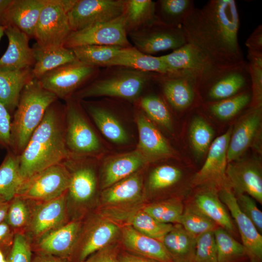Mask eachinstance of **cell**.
Returning a JSON list of instances; mask_svg holds the SVG:
<instances>
[{"label":"cell","mask_w":262,"mask_h":262,"mask_svg":"<svg viewBox=\"0 0 262 262\" xmlns=\"http://www.w3.org/2000/svg\"><path fill=\"white\" fill-rule=\"evenodd\" d=\"M240 19L234 0H211L195 7L181 27L187 42L213 66L228 67L245 61L238 38Z\"/></svg>","instance_id":"cell-1"},{"label":"cell","mask_w":262,"mask_h":262,"mask_svg":"<svg viewBox=\"0 0 262 262\" xmlns=\"http://www.w3.org/2000/svg\"><path fill=\"white\" fill-rule=\"evenodd\" d=\"M69 156L65 142V107L59 106L55 101L47 110L19 155L21 176L24 181Z\"/></svg>","instance_id":"cell-2"},{"label":"cell","mask_w":262,"mask_h":262,"mask_svg":"<svg viewBox=\"0 0 262 262\" xmlns=\"http://www.w3.org/2000/svg\"><path fill=\"white\" fill-rule=\"evenodd\" d=\"M58 98L45 89L39 81L32 79L23 88L11 122L9 151L18 156L42 120L48 108Z\"/></svg>","instance_id":"cell-3"},{"label":"cell","mask_w":262,"mask_h":262,"mask_svg":"<svg viewBox=\"0 0 262 262\" xmlns=\"http://www.w3.org/2000/svg\"><path fill=\"white\" fill-rule=\"evenodd\" d=\"M84 88L72 97L81 100L86 98L108 97L134 101L147 85L152 81L155 73L117 67Z\"/></svg>","instance_id":"cell-4"},{"label":"cell","mask_w":262,"mask_h":262,"mask_svg":"<svg viewBox=\"0 0 262 262\" xmlns=\"http://www.w3.org/2000/svg\"><path fill=\"white\" fill-rule=\"evenodd\" d=\"M204 103L215 102L251 90L248 63L245 60L228 67H215L197 80Z\"/></svg>","instance_id":"cell-5"},{"label":"cell","mask_w":262,"mask_h":262,"mask_svg":"<svg viewBox=\"0 0 262 262\" xmlns=\"http://www.w3.org/2000/svg\"><path fill=\"white\" fill-rule=\"evenodd\" d=\"M65 100V142L70 156L95 158L101 152L102 145L80 100L73 97Z\"/></svg>","instance_id":"cell-6"},{"label":"cell","mask_w":262,"mask_h":262,"mask_svg":"<svg viewBox=\"0 0 262 262\" xmlns=\"http://www.w3.org/2000/svg\"><path fill=\"white\" fill-rule=\"evenodd\" d=\"M76 0H48L36 26L34 37L40 47L64 46L72 32L68 12Z\"/></svg>","instance_id":"cell-7"},{"label":"cell","mask_w":262,"mask_h":262,"mask_svg":"<svg viewBox=\"0 0 262 262\" xmlns=\"http://www.w3.org/2000/svg\"><path fill=\"white\" fill-rule=\"evenodd\" d=\"M69 181V172L62 162L25 180L16 196L41 202L50 200L66 194Z\"/></svg>","instance_id":"cell-8"},{"label":"cell","mask_w":262,"mask_h":262,"mask_svg":"<svg viewBox=\"0 0 262 262\" xmlns=\"http://www.w3.org/2000/svg\"><path fill=\"white\" fill-rule=\"evenodd\" d=\"M153 81L161 90L163 99L168 107L183 112L195 105L199 96L197 76L188 71H177L155 73Z\"/></svg>","instance_id":"cell-9"},{"label":"cell","mask_w":262,"mask_h":262,"mask_svg":"<svg viewBox=\"0 0 262 262\" xmlns=\"http://www.w3.org/2000/svg\"><path fill=\"white\" fill-rule=\"evenodd\" d=\"M232 128L216 137L211 144L206 161L191 180V185L199 188H211L218 192L231 188L226 175L227 150Z\"/></svg>","instance_id":"cell-10"},{"label":"cell","mask_w":262,"mask_h":262,"mask_svg":"<svg viewBox=\"0 0 262 262\" xmlns=\"http://www.w3.org/2000/svg\"><path fill=\"white\" fill-rule=\"evenodd\" d=\"M127 36L123 14L111 21L72 31L66 39L64 46L69 49L87 45L130 47L131 45Z\"/></svg>","instance_id":"cell-11"},{"label":"cell","mask_w":262,"mask_h":262,"mask_svg":"<svg viewBox=\"0 0 262 262\" xmlns=\"http://www.w3.org/2000/svg\"><path fill=\"white\" fill-rule=\"evenodd\" d=\"M134 48L148 55L175 50L187 43L181 26L165 25L156 20L128 33Z\"/></svg>","instance_id":"cell-12"},{"label":"cell","mask_w":262,"mask_h":262,"mask_svg":"<svg viewBox=\"0 0 262 262\" xmlns=\"http://www.w3.org/2000/svg\"><path fill=\"white\" fill-rule=\"evenodd\" d=\"M98 67L77 61L59 66L38 80L45 89L58 98L66 100L72 97L77 89L95 76Z\"/></svg>","instance_id":"cell-13"},{"label":"cell","mask_w":262,"mask_h":262,"mask_svg":"<svg viewBox=\"0 0 262 262\" xmlns=\"http://www.w3.org/2000/svg\"><path fill=\"white\" fill-rule=\"evenodd\" d=\"M126 0H76L68 12L72 31L106 22L122 16Z\"/></svg>","instance_id":"cell-14"},{"label":"cell","mask_w":262,"mask_h":262,"mask_svg":"<svg viewBox=\"0 0 262 262\" xmlns=\"http://www.w3.org/2000/svg\"><path fill=\"white\" fill-rule=\"evenodd\" d=\"M120 228L109 219L97 218L90 220L79 234L70 260L81 262L96 252L110 245L118 235Z\"/></svg>","instance_id":"cell-15"},{"label":"cell","mask_w":262,"mask_h":262,"mask_svg":"<svg viewBox=\"0 0 262 262\" xmlns=\"http://www.w3.org/2000/svg\"><path fill=\"white\" fill-rule=\"evenodd\" d=\"M262 107L250 108L232 128L229 143L227 163L237 160L247 149L254 146L260 148Z\"/></svg>","instance_id":"cell-16"},{"label":"cell","mask_w":262,"mask_h":262,"mask_svg":"<svg viewBox=\"0 0 262 262\" xmlns=\"http://www.w3.org/2000/svg\"><path fill=\"white\" fill-rule=\"evenodd\" d=\"M226 172L234 195L245 194L262 203V169L259 160L240 158L228 163Z\"/></svg>","instance_id":"cell-17"},{"label":"cell","mask_w":262,"mask_h":262,"mask_svg":"<svg viewBox=\"0 0 262 262\" xmlns=\"http://www.w3.org/2000/svg\"><path fill=\"white\" fill-rule=\"evenodd\" d=\"M92 158L70 156L63 161L70 173L66 198L75 204L87 203L96 193L97 179Z\"/></svg>","instance_id":"cell-18"},{"label":"cell","mask_w":262,"mask_h":262,"mask_svg":"<svg viewBox=\"0 0 262 262\" xmlns=\"http://www.w3.org/2000/svg\"><path fill=\"white\" fill-rule=\"evenodd\" d=\"M219 197L234 219L249 262H262V236L252 222L240 210L231 188L218 192Z\"/></svg>","instance_id":"cell-19"},{"label":"cell","mask_w":262,"mask_h":262,"mask_svg":"<svg viewBox=\"0 0 262 262\" xmlns=\"http://www.w3.org/2000/svg\"><path fill=\"white\" fill-rule=\"evenodd\" d=\"M139 141L136 149L148 163L173 157L174 151L165 138L142 112L136 116Z\"/></svg>","instance_id":"cell-20"},{"label":"cell","mask_w":262,"mask_h":262,"mask_svg":"<svg viewBox=\"0 0 262 262\" xmlns=\"http://www.w3.org/2000/svg\"><path fill=\"white\" fill-rule=\"evenodd\" d=\"M81 231L77 221H71L52 230L39 238L37 253L50 254L70 261Z\"/></svg>","instance_id":"cell-21"},{"label":"cell","mask_w":262,"mask_h":262,"mask_svg":"<svg viewBox=\"0 0 262 262\" xmlns=\"http://www.w3.org/2000/svg\"><path fill=\"white\" fill-rule=\"evenodd\" d=\"M66 193L56 198L42 202L31 211L28 225L32 234L38 238L63 225L66 216Z\"/></svg>","instance_id":"cell-22"},{"label":"cell","mask_w":262,"mask_h":262,"mask_svg":"<svg viewBox=\"0 0 262 262\" xmlns=\"http://www.w3.org/2000/svg\"><path fill=\"white\" fill-rule=\"evenodd\" d=\"M4 33L8 39L6 51L0 58V70L14 71L31 68L34 65L33 49L29 37L16 27L6 26Z\"/></svg>","instance_id":"cell-23"},{"label":"cell","mask_w":262,"mask_h":262,"mask_svg":"<svg viewBox=\"0 0 262 262\" xmlns=\"http://www.w3.org/2000/svg\"><path fill=\"white\" fill-rule=\"evenodd\" d=\"M48 0H12L3 17V25L15 26L33 37L41 12Z\"/></svg>","instance_id":"cell-24"},{"label":"cell","mask_w":262,"mask_h":262,"mask_svg":"<svg viewBox=\"0 0 262 262\" xmlns=\"http://www.w3.org/2000/svg\"><path fill=\"white\" fill-rule=\"evenodd\" d=\"M148 164L136 150L108 157L102 165V188H108L139 171Z\"/></svg>","instance_id":"cell-25"},{"label":"cell","mask_w":262,"mask_h":262,"mask_svg":"<svg viewBox=\"0 0 262 262\" xmlns=\"http://www.w3.org/2000/svg\"><path fill=\"white\" fill-rule=\"evenodd\" d=\"M121 232L124 246L132 253L158 262L173 261L161 241L144 234L128 225L122 228Z\"/></svg>","instance_id":"cell-26"},{"label":"cell","mask_w":262,"mask_h":262,"mask_svg":"<svg viewBox=\"0 0 262 262\" xmlns=\"http://www.w3.org/2000/svg\"><path fill=\"white\" fill-rule=\"evenodd\" d=\"M161 57L169 72H190L195 74L197 79L217 67L212 65L196 48L188 43Z\"/></svg>","instance_id":"cell-27"},{"label":"cell","mask_w":262,"mask_h":262,"mask_svg":"<svg viewBox=\"0 0 262 262\" xmlns=\"http://www.w3.org/2000/svg\"><path fill=\"white\" fill-rule=\"evenodd\" d=\"M188 202L196 209L211 219L217 225L229 232L236 234V228L221 201L218 191L211 188H200Z\"/></svg>","instance_id":"cell-28"},{"label":"cell","mask_w":262,"mask_h":262,"mask_svg":"<svg viewBox=\"0 0 262 262\" xmlns=\"http://www.w3.org/2000/svg\"><path fill=\"white\" fill-rule=\"evenodd\" d=\"M106 213L113 218L126 221L129 224L128 225L137 231L161 242L164 236L174 227L173 224L157 221L143 209H111Z\"/></svg>","instance_id":"cell-29"},{"label":"cell","mask_w":262,"mask_h":262,"mask_svg":"<svg viewBox=\"0 0 262 262\" xmlns=\"http://www.w3.org/2000/svg\"><path fill=\"white\" fill-rule=\"evenodd\" d=\"M82 106L104 136L117 144L129 141L126 130L115 115L103 105L82 101Z\"/></svg>","instance_id":"cell-30"},{"label":"cell","mask_w":262,"mask_h":262,"mask_svg":"<svg viewBox=\"0 0 262 262\" xmlns=\"http://www.w3.org/2000/svg\"><path fill=\"white\" fill-rule=\"evenodd\" d=\"M106 67H123L160 74L169 72L161 56L146 54L132 46L122 48Z\"/></svg>","instance_id":"cell-31"},{"label":"cell","mask_w":262,"mask_h":262,"mask_svg":"<svg viewBox=\"0 0 262 262\" xmlns=\"http://www.w3.org/2000/svg\"><path fill=\"white\" fill-rule=\"evenodd\" d=\"M33 49L35 62L32 73L37 79L59 66L78 61L72 49L63 45H36Z\"/></svg>","instance_id":"cell-32"},{"label":"cell","mask_w":262,"mask_h":262,"mask_svg":"<svg viewBox=\"0 0 262 262\" xmlns=\"http://www.w3.org/2000/svg\"><path fill=\"white\" fill-rule=\"evenodd\" d=\"M33 78L32 69L0 70V101L11 115L14 112L25 85Z\"/></svg>","instance_id":"cell-33"},{"label":"cell","mask_w":262,"mask_h":262,"mask_svg":"<svg viewBox=\"0 0 262 262\" xmlns=\"http://www.w3.org/2000/svg\"><path fill=\"white\" fill-rule=\"evenodd\" d=\"M196 238L187 232L179 224L163 238L162 242L177 262H194Z\"/></svg>","instance_id":"cell-34"},{"label":"cell","mask_w":262,"mask_h":262,"mask_svg":"<svg viewBox=\"0 0 262 262\" xmlns=\"http://www.w3.org/2000/svg\"><path fill=\"white\" fill-rule=\"evenodd\" d=\"M143 188V178L137 171L104 189L101 198L108 205L116 206L137 199Z\"/></svg>","instance_id":"cell-35"},{"label":"cell","mask_w":262,"mask_h":262,"mask_svg":"<svg viewBox=\"0 0 262 262\" xmlns=\"http://www.w3.org/2000/svg\"><path fill=\"white\" fill-rule=\"evenodd\" d=\"M23 181L19 156L8 151L0 165V199L10 202L16 196Z\"/></svg>","instance_id":"cell-36"},{"label":"cell","mask_w":262,"mask_h":262,"mask_svg":"<svg viewBox=\"0 0 262 262\" xmlns=\"http://www.w3.org/2000/svg\"><path fill=\"white\" fill-rule=\"evenodd\" d=\"M124 15L128 34L157 20L155 2L151 0H126Z\"/></svg>","instance_id":"cell-37"},{"label":"cell","mask_w":262,"mask_h":262,"mask_svg":"<svg viewBox=\"0 0 262 262\" xmlns=\"http://www.w3.org/2000/svg\"><path fill=\"white\" fill-rule=\"evenodd\" d=\"M192 0H159L155 2L157 20L165 25L180 27L195 7Z\"/></svg>","instance_id":"cell-38"},{"label":"cell","mask_w":262,"mask_h":262,"mask_svg":"<svg viewBox=\"0 0 262 262\" xmlns=\"http://www.w3.org/2000/svg\"><path fill=\"white\" fill-rule=\"evenodd\" d=\"M213 232L217 262H249L243 244L229 232L220 227H217Z\"/></svg>","instance_id":"cell-39"},{"label":"cell","mask_w":262,"mask_h":262,"mask_svg":"<svg viewBox=\"0 0 262 262\" xmlns=\"http://www.w3.org/2000/svg\"><path fill=\"white\" fill-rule=\"evenodd\" d=\"M251 90L223 100L204 103V107L217 118L228 120L234 117L245 108L250 107Z\"/></svg>","instance_id":"cell-40"},{"label":"cell","mask_w":262,"mask_h":262,"mask_svg":"<svg viewBox=\"0 0 262 262\" xmlns=\"http://www.w3.org/2000/svg\"><path fill=\"white\" fill-rule=\"evenodd\" d=\"M122 48L124 47L87 45L71 49L79 61L97 67H106Z\"/></svg>","instance_id":"cell-41"},{"label":"cell","mask_w":262,"mask_h":262,"mask_svg":"<svg viewBox=\"0 0 262 262\" xmlns=\"http://www.w3.org/2000/svg\"><path fill=\"white\" fill-rule=\"evenodd\" d=\"M139 105L150 120L173 132V126L169 107L162 97L154 94L146 95L139 99Z\"/></svg>","instance_id":"cell-42"},{"label":"cell","mask_w":262,"mask_h":262,"mask_svg":"<svg viewBox=\"0 0 262 262\" xmlns=\"http://www.w3.org/2000/svg\"><path fill=\"white\" fill-rule=\"evenodd\" d=\"M184 208L181 199L174 197L149 204L142 209L161 223L177 224H179Z\"/></svg>","instance_id":"cell-43"},{"label":"cell","mask_w":262,"mask_h":262,"mask_svg":"<svg viewBox=\"0 0 262 262\" xmlns=\"http://www.w3.org/2000/svg\"><path fill=\"white\" fill-rule=\"evenodd\" d=\"M214 131L203 118L196 116L189 130L191 147L197 158L202 157L208 151L213 141Z\"/></svg>","instance_id":"cell-44"},{"label":"cell","mask_w":262,"mask_h":262,"mask_svg":"<svg viewBox=\"0 0 262 262\" xmlns=\"http://www.w3.org/2000/svg\"><path fill=\"white\" fill-rule=\"evenodd\" d=\"M183 176V171L177 166L169 164L158 166L149 175L148 188L153 193L163 192L178 184Z\"/></svg>","instance_id":"cell-45"},{"label":"cell","mask_w":262,"mask_h":262,"mask_svg":"<svg viewBox=\"0 0 262 262\" xmlns=\"http://www.w3.org/2000/svg\"><path fill=\"white\" fill-rule=\"evenodd\" d=\"M179 224L196 238L206 232L213 231L219 227L188 203L184 206Z\"/></svg>","instance_id":"cell-46"},{"label":"cell","mask_w":262,"mask_h":262,"mask_svg":"<svg viewBox=\"0 0 262 262\" xmlns=\"http://www.w3.org/2000/svg\"><path fill=\"white\" fill-rule=\"evenodd\" d=\"M248 66L250 78V108L262 107V55L248 52Z\"/></svg>","instance_id":"cell-47"},{"label":"cell","mask_w":262,"mask_h":262,"mask_svg":"<svg viewBox=\"0 0 262 262\" xmlns=\"http://www.w3.org/2000/svg\"><path fill=\"white\" fill-rule=\"evenodd\" d=\"M25 200L16 196L10 202L4 221L14 230L29 224L31 211Z\"/></svg>","instance_id":"cell-48"},{"label":"cell","mask_w":262,"mask_h":262,"mask_svg":"<svg viewBox=\"0 0 262 262\" xmlns=\"http://www.w3.org/2000/svg\"><path fill=\"white\" fill-rule=\"evenodd\" d=\"M213 231L206 232L196 238L194 262H217Z\"/></svg>","instance_id":"cell-49"},{"label":"cell","mask_w":262,"mask_h":262,"mask_svg":"<svg viewBox=\"0 0 262 262\" xmlns=\"http://www.w3.org/2000/svg\"><path fill=\"white\" fill-rule=\"evenodd\" d=\"M240 210L252 222L259 232H262V213L258 208L255 199L245 194L235 195Z\"/></svg>","instance_id":"cell-50"},{"label":"cell","mask_w":262,"mask_h":262,"mask_svg":"<svg viewBox=\"0 0 262 262\" xmlns=\"http://www.w3.org/2000/svg\"><path fill=\"white\" fill-rule=\"evenodd\" d=\"M32 248L26 237L16 233L12 248L8 255V262H31Z\"/></svg>","instance_id":"cell-51"},{"label":"cell","mask_w":262,"mask_h":262,"mask_svg":"<svg viewBox=\"0 0 262 262\" xmlns=\"http://www.w3.org/2000/svg\"><path fill=\"white\" fill-rule=\"evenodd\" d=\"M11 115L0 101V147L8 151L11 147Z\"/></svg>","instance_id":"cell-52"},{"label":"cell","mask_w":262,"mask_h":262,"mask_svg":"<svg viewBox=\"0 0 262 262\" xmlns=\"http://www.w3.org/2000/svg\"><path fill=\"white\" fill-rule=\"evenodd\" d=\"M119 252L116 246L110 245L96 252L81 262H118Z\"/></svg>","instance_id":"cell-53"},{"label":"cell","mask_w":262,"mask_h":262,"mask_svg":"<svg viewBox=\"0 0 262 262\" xmlns=\"http://www.w3.org/2000/svg\"><path fill=\"white\" fill-rule=\"evenodd\" d=\"M15 233L4 221L0 223V249L8 255L13 244Z\"/></svg>","instance_id":"cell-54"},{"label":"cell","mask_w":262,"mask_h":262,"mask_svg":"<svg viewBox=\"0 0 262 262\" xmlns=\"http://www.w3.org/2000/svg\"><path fill=\"white\" fill-rule=\"evenodd\" d=\"M248 51L262 55V25H259L248 37L245 43Z\"/></svg>","instance_id":"cell-55"},{"label":"cell","mask_w":262,"mask_h":262,"mask_svg":"<svg viewBox=\"0 0 262 262\" xmlns=\"http://www.w3.org/2000/svg\"><path fill=\"white\" fill-rule=\"evenodd\" d=\"M118 262H158L157 261L128 252H119Z\"/></svg>","instance_id":"cell-56"},{"label":"cell","mask_w":262,"mask_h":262,"mask_svg":"<svg viewBox=\"0 0 262 262\" xmlns=\"http://www.w3.org/2000/svg\"><path fill=\"white\" fill-rule=\"evenodd\" d=\"M31 262H71L68 259L50 254L37 253L32 258Z\"/></svg>","instance_id":"cell-57"},{"label":"cell","mask_w":262,"mask_h":262,"mask_svg":"<svg viewBox=\"0 0 262 262\" xmlns=\"http://www.w3.org/2000/svg\"><path fill=\"white\" fill-rule=\"evenodd\" d=\"M10 202L0 199V223L4 221Z\"/></svg>","instance_id":"cell-58"},{"label":"cell","mask_w":262,"mask_h":262,"mask_svg":"<svg viewBox=\"0 0 262 262\" xmlns=\"http://www.w3.org/2000/svg\"><path fill=\"white\" fill-rule=\"evenodd\" d=\"M12 0H0V25H3V20L5 13Z\"/></svg>","instance_id":"cell-59"},{"label":"cell","mask_w":262,"mask_h":262,"mask_svg":"<svg viewBox=\"0 0 262 262\" xmlns=\"http://www.w3.org/2000/svg\"><path fill=\"white\" fill-rule=\"evenodd\" d=\"M6 26L0 25V40L4 33Z\"/></svg>","instance_id":"cell-60"},{"label":"cell","mask_w":262,"mask_h":262,"mask_svg":"<svg viewBox=\"0 0 262 262\" xmlns=\"http://www.w3.org/2000/svg\"><path fill=\"white\" fill-rule=\"evenodd\" d=\"M5 260V255L2 252V251L0 249V262H2Z\"/></svg>","instance_id":"cell-61"},{"label":"cell","mask_w":262,"mask_h":262,"mask_svg":"<svg viewBox=\"0 0 262 262\" xmlns=\"http://www.w3.org/2000/svg\"><path fill=\"white\" fill-rule=\"evenodd\" d=\"M172 262H175V261H172Z\"/></svg>","instance_id":"cell-62"}]
</instances>
